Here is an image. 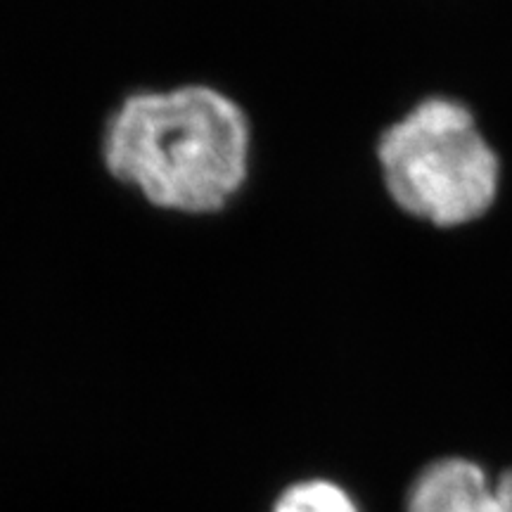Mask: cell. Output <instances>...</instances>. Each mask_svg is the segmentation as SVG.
<instances>
[{
  "mask_svg": "<svg viewBox=\"0 0 512 512\" xmlns=\"http://www.w3.org/2000/svg\"><path fill=\"white\" fill-rule=\"evenodd\" d=\"M100 150L107 174L147 204L209 216L245 188L252 128L230 95L188 83L121 100L107 119Z\"/></svg>",
  "mask_w": 512,
  "mask_h": 512,
  "instance_id": "6da1fadb",
  "label": "cell"
},
{
  "mask_svg": "<svg viewBox=\"0 0 512 512\" xmlns=\"http://www.w3.org/2000/svg\"><path fill=\"white\" fill-rule=\"evenodd\" d=\"M382 181L396 207L439 228L475 223L494 207L501 162L470 107L427 98L382 133Z\"/></svg>",
  "mask_w": 512,
  "mask_h": 512,
  "instance_id": "7a4b0ae2",
  "label": "cell"
},
{
  "mask_svg": "<svg viewBox=\"0 0 512 512\" xmlns=\"http://www.w3.org/2000/svg\"><path fill=\"white\" fill-rule=\"evenodd\" d=\"M406 512H512V470L491 479L475 460L439 458L413 479Z\"/></svg>",
  "mask_w": 512,
  "mask_h": 512,
  "instance_id": "3957f363",
  "label": "cell"
},
{
  "mask_svg": "<svg viewBox=\"0 0 512 512\" xmlns=\"http://www.w3.org/2000/svg\"><path fill=\"white\" fill-rule=\"evenodd\" d=\"M273 512H361V505L342 484L316 477L285 489Z\"/></svg>",
  "mask_w": 512,
  "mask_h": 512,
  "instance_id": "277c9868",
  "label": "cell"
}]
</instances>
